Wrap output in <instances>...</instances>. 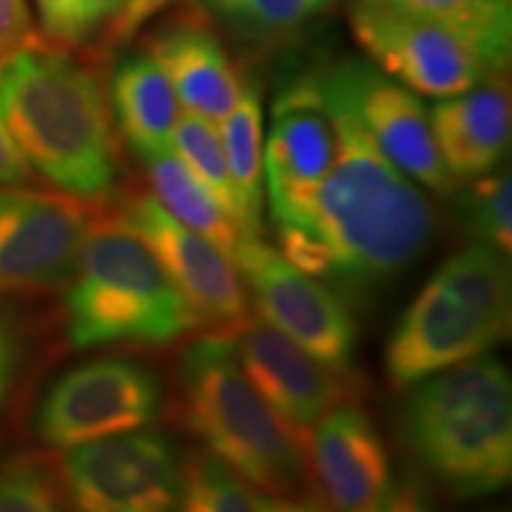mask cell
<instances>
[{
    "instance_id": "obj_16",
    "label": "cell",
    "mask_w": 512,
    "mask_h": 512,
    "mask_svg": "<svg viewBox=\"0 0 512 512\" xmlns=\"http://www.w3.org/2000/svg\"><path fill=\"white\" fill-rule=\"evenodd\" d=\"M325 503L335 512H382L392 475L387 448L361 408L339 403L316 422L306 446Z\"/></svg>"
},
{
    "instance_id": "obj_8",
    "label": "cell",
    "mask_w": 512,
    "mask_h": 512,
    "mask_svg": "<svg viewBox=\"0 0 512 512\" xmlns=\"http://www.w3.org/2000/svg\"><path fill=\"white\" fill-rule=\"evenodd\" d=\"M349 22L370 60L418 95L453 98L491 74L456 34L384 0H354Z\"/></svg>"
},
{
    "instance_id": "obj_18",
    "label": "cell",
    "mask_w": 512,
    "mask_h": 512,
    "mask_svg": "<svg viewBox=\"0 0 512 512\" xmlns=\"http://www.w3.org/2000/svg\"><path fill=\"white\" fill-rule=\"evenodd\" d=\"M147 55L155 57L169 76L185 112L221 124L245 83L219 38L202 24H178L152 38Z\"/></svg>"
},
{
    "instance_id": "obj_5",
    "label": "cell",
    "mask_w": 512,
    "mask_h": 512,
    "mask_svg": "<svg viewBox=\"0 0 512 512\" xmlns=\"http://www.w3.org/2000/svg\"><path fill=\"white\" fill-rule=\"evenodd\" d=\"M176 382L185 427L204 451L264 494L302 489L304 446L242 373L233 337L192 339L178 356Z\"/></svg>"
},
{
    "instance_id": "obj_21",
    "label": "cell",
    "mask_w": 512,
    "mask_h": 512,
    "mask_svg": "<svg viewBox=\"0 0 512 512\" xmlns=\"http://www.w3.org/2000/svg\"><path fill=\"white\" fill-rule=\"evenodd\" d=\"M508 254L494 247L475 245L448 256L434 278L446 287L467 311L482 318L503 339L510 332L512 278Z\"/></svg>"
},
{
    "instance_id": "obj_35",
    "label": "cell",
    "mask_w": 512,
    "mask_h": 512,
    "mask_svg": "<svg viewBox=\"0 0 512 512\" xmlns=\"http://www.w3.org/2000/svg\"><path fill=\"white\" fill-rule=\"evenodd\" d=\"M256 510L259 512H335L325 503V498L318 496H275L261 494L256 496Z\"/></svg>"
},
{
    "instance_id": "obj_1",
    "label": "cell",
    "mask_w": 512,
    "mask_h": 512,
    "mask_svg": "<svg viewBox=\"0 0 512 512\" xmlns=\"http://www.w3.org/2000/svg\"><path fill=\"white\" fill-rule=\"evenodd\" d=\"M316 79L335 121L337 152L297 219L278 228L309 230L328 247L330 280L368 290L420 259L437 216L418 183L382 155L347 102Z\"/></svg>"
},
{
    "instance_id": "obj_3",
    "label": "cell",
    "mask_w": 512,
    "mask_h": 512,
    "mask_svg": "<svg viewBox=\"0 0 512 512\" xmlns=\"http://www.w3.org/2000/svg\"><path fill=\"white\" fill-rule=\"evenodd\" d=\"M401 430L413 456L453 496L496 494L512 475L508 368L484 354L413 384Z\"/></svg>"
},
{
    "instance_id": "obj_4",
    "label": "cell",
    "mask_w": 512,
    "mask_h": 512,
    "mask_svg": "<svg viewBox=\"0 0 512 512\" xmlns=\"http://www.w3.org/2000/svg\"><path fill=\"white\" fill-rule=\"evenodd\" d=\"M64 316L76 349L166 347L200 325L152 249L117 211L100 209L69 275Z\"/></svg>"
},
{
    "instance_id": "obj_15",
    "label": "cell",
    "mask_w": 512,
    "mask_h": 512,
    "mask_svg": "<svg viewBox=\"0 0 512 512\" xmlns=\"http://www.w3.org/2000/svg\"><path fill=\"white\" fill-rule=\"evenodd\" d=\"M501 339L432 278L396 323L384 366L394 387L411 389L441 370L489 354Z\"/></svg>"
},
{
    "instance_id": "obj_29",
    "label": "cell",
    "mask_w": 512,
    "mask_h": 512,
    "mask_svg": "<svg viewBox=\"0 0 512 512\" xmlns=\"http://www.w3.org/2000/svg\"><path fill=\"white\" fill-rule=\"evenodd\" d=\"M209 3L233 24L264 36L294 34L320 12L311 0H209Z\"/></svg>"
},
{
    "instance_id": "obj_12",
    "label": "cell",
    "mask_w": 512,
    "mask_h": 512,
    "mask_svg": "<svg viewBox=\"0 0 512 512\" xmlns=\"http://www.w3.org/2000/svg\"><path fill=\"white\" fill-rule=\"evenodd\" d=\"M320 81L347 102L396 169L437 195L456 192L458 181L439 155L430 112L418 95L361 62L339 64Z\"/></svg>"
},
{
    "instance_id": "obj_10",
    "label": "cell",
    "mask_w": 512,
    "mask_h": 512,
    "mask_svg": "<svg viewBox=\"0 0 512 512\" xmlns=\"http://www.w3.org/2000/svg\"><path fill=\"white\" fill-rule=\"evenodd\" d=\"M91 200L67 192L0 188V292L69 280L95 219Z\"/></svg>"
},
{
    "instance_id": "obj_22",
    "label": "cell",
    "mask_w": 512,
    "mask_h": 512,
    "mask_svg": "<svg viewBox=\"0 0 512 512\" xmlns=\"http://www.w3.org/2000/svg\"><path fill=\"white\" fill-rule=\"evenodd\" d=\"M396 8L432 19L456 34L486 64L489 72H505L512 50L510 0H384Z\"/></svg>"
},
{
    "instance_id": "obj_20",
    "label": "cell",
    "mask_w": 512,
    "mask_h": 512,
    "mask_svg": "<svg viewBox=\"0 0 512 512\" xmlns=\"http://www.w3.org/2000/svg\"><path fill=\"white\" fill-rule=\"evenodd\" d=\"M145 166L147 183H150L152 190L150 195L162 204L166 214L174 216L181 226L202 235L211 245L219 247L223 254L233 259V264L238 261L242 249L256 240L190 174V169L174 150H164L152 157H145Z\"/></svg>"
},
{
    "instance_id": "obj_23",
    "label": "cell",
    "mask_w": 512,
    "mask_h": 512,
    "mask_svg": "<svg viewBox=\"0 0 512 512\" xmlns=\"http://www.w3.org/2000/svg\"><path fill=\"white\" fill-rule=\"evenodd\" d=\"M221 140L238 190L247 228L261 238V174H264V112L254 83H245L240 100L221 121Z\"/></svg>"
},
{
    "instance_id": "obj_14",
    "label": "cell",
    "mask_w": 512,
    "mask_h": 512,
    "mask_svg": "<svg viewBox=\"0 0 512 512\" xmlns=\"http://www.w3.org/2000/svg\"><path fill=\"white\" fill-rule=\"evenodd\" d=\"M337 152L335 121L316 76L292 81L273 105V131L264 174L273 219L290 226L311 190L328 174Z\"/></svg>"
},
{
    "instance_id": "obj_19",
    "label": "cell",
    "mask_w": 512,
    "mask_h": 512,
    "mask_svg": "<svg viewBox=\"0 0 512 512\" xmlns=\"http://www.w3.org/2000/svg\"><path fill=\"white\" fill-rule=\"evenodd\" d=\"M112 107L119 131L140 157L171 150L181 102L155 57L143 53L119 64L112 76Z\"/></svg>"
},
{
    "instance_id": "obj_26",
    "label": "cell",
    "mask_w": 512,
    "mask_h": 512,
    "mask_svg": "<svg viewBox=\"0 0 512 512\" xmlns=\"http://www.w3.org/2000/svg\"><path fill=\"white\" fill-rule=\"evenodd\" d=\"M460 230L475 245L512 249V181L510 174H484L463 190L456 204Z\"/></svg>"
},
{
    "instance_id": "obj_25",
    "label": "cell",
    "mask_w": 512,
    "mask_h": 512,
    "mask_svg": "<svg viewBox=\"0 0 512 512\" xmlns=\"http://www.w3.org/2000/svg\"><path fill=\"white\" fill-rule=\"evenodd\" d=\"M178 512H259L256 494L226 463L209 451H192L181 460Z\"/></svg>"
},
{
    "instance_id": "obj_36",
    "label": "cell",
    "mask_w": 512,
    "mask_h": 512,
    "mask_svg": "<svg viewBox=\"0 0 512 512\" xmlns=\"http://www.w3.org/2000/svg\"><path fill=\"white\" fill-rule=\"evenodd\" d=\"M311 3H313V5H316V8H318V10H325V8H328V5L332 3V0H311Z\"/></svg>"
},
{
    "instance_id": "obj_31",
    "label": "cell",
    "mask_w": 512,
    "mask_h": 512,
    "mask_svg": "<svg viewBox=\"0 0 512 512\" xmlns=\"http://www.w3.org/2000/svg\"><path fill=\"white\" fill-rule=\"evenodd\" d=\"M171 0H121L119 15L112 19V24L102 34L105 46L119 48L126 46L133 36L138 34L140 27L150 17H155L159 10H164Z\"/></svg>"
},
{
    "instance_id": "obj_17",
    "label": "cell",
    "mask_w": 512,
    "mask_h": 512,
    "mask_svg": "<svg viewBox=\"0 0 512 512\" xmlns=\"http://www.w3.org/2000/svg\"><path fill=\"white\" fill-rule=\"evenodd\" d=\"M434 140L458 183L491 174L510 143V88L505 72H491L470 91L444 98L430 114Z\"/></svg>"
},
{
    "instance_id": "obj_13",
    "label": "cell",
    "mask_w": 512,
    "mask_h": 512,
    "mask_svg": "<svg viewBox=\"0 0 512 512\" xmlns=\"http://www.w3.org/2000/svg\"><path fill=\"white\" fill-rule=\"evenodd\" d=\"M235 332L242 373L299 444L306 446L316 422L347 399V375L323 366L264 318L249 316Z\"/></svg>"
},
{
    "instance_id": "obj_2",
    "label": "cell",
    "mask_w": 512,
    "mask_h": 512,
    "mask_svg": "<svg viewBox=\"0 0 512 512\" xmlns=\"http://www.w3.org/2000/svg\"><path fill=\"white\" fill-rule=\"evenodd\" d=\"M0 114L12 143L55 188L100 200L117 181V138L102 83L62 48L34 46L0 62Z\"/></svg>"
},
{
    "instance_id": "obj_24",
    "label": "cell",
    "mask_w": 512,
    "mask_h": 512,
    "mask_svg": "<svg viewBox=\"0 0 512 512\" xmlns=\"http://www.w3.org/2000/svg\"><path fill=\"white\" fill-rule=\"evenodd\" d=\"M171 150L183 159L188 166L190 174L207 188L211 195L219 200L223 209L247 230L245 211H242V202L238 190H235L233 176H230V166L226 159V150H223V140L219 128L214 121H207L197 114L181 112L178 124L174 128V138H171ZM259 238V235H254Z\"/></svg>"
},
{
    "instance_id": "obj_27",
    "label": "cell",
    "mask_w": 512,
    "mask_h": 512,
    "mask_svg": "<svg viewBox=\"0 0 512 512\" xmlns=\"http://www.w3.org/2000/svg\"><path fill=\"white\" fill-rule=\"evenodd\" d=\"M0 512H64L60 482L36 456L0 465Z\"/></svg>"
},
{
    "instance_id": "obj_6",
    "label": "cell",
    "mask_w": 512,
    "mask_h": 512,
    "mask_svg": "<svg viewBox=\"0 0 512 512\" xmlns=\"http://www.w3.org/2000/svg\"><path fill=\"white\" fill-rule=\"evenodd\" d=\"M64 512H178L181 460L162 432L136 430L60 451Z\"/></svg>"
},
{
    "instance_id": "obj_28",
    "label": "cell",
    "mask_w": 512,
    "mask_h": 512,
    "mask_svg": "<svg viewBox=\"0 0 512 512\" xmlns=\"http://www.w3.org/2000/svg\"><path fill=\"white\" fill-rule=\"evenodd\" d=\"M43 31L55 46H86L95 34H105L119 15L121 0H36Z\"/></svg>"
},
{
    "instance_id": "obj_33",
    "label": "cell",
    "mask_w": 512,
    "mask_h": 512,
    "mask_svg": "<svg viewBox=\"0 0 512 512\" xmlns=\"http://www.w3.org/2000/svg\"><path fill=\"white\" fill-rule=\"evenodd\" d=\"M382 512H430V501L418 479L401 475L389 484Z\"/></svg>"
},
{
    "instance_id": "obj_34",
    "label": "cell",
    "mask_w": 512,
    "mask_h": 512,
    "mask_svg": "<svg viewBox=\"0 0 512 512\" xmlns=\"http://www.w3.org/2000/svg\"><path fill=\"white\" fill-rule=\"evenodd\" d=\"M27 176L29 164L12 143L8 128L3 124V114H0V185H19L27 181Z\"/></svg>"
},
{
    "instance_id": "obj_32",
    "label": "cell",
    "mask_w": 512,
    "mask_h": 512,
    "mask_svg": "<svg viewBox=\"0 0 512 512\" xmlns=\"http://www.w3.org/2000/svg\"><path fill=\"white\" fill-rule=\"evenodd\" d=\"M19 358H22V339H19V330L15 320L0 309V401L5 399L12 380H15Z\"/></svg>"
},
{
    "instance_id": "obj_7",
    "label": "cell",
    "mask_w": 512,
    "mask_h": 512,
    "mask_svg": "<svg viewBox=\"0 0 512 512\" xmlns=\"http://www.w3.org/2000/svg\"><path fill=\"white\" fill-rule=\"evenodd\" d=\"M164 408L157 370L128 358H95L67 370L36 415L38 439L57 451L150 427Z\"/></svg>"
},
{
    "instance_id": "obj_9",
    "label": "cell",
    "mask_w": 512,
    "mask_h": 512,
    "mask_svg": "<svg viewBox=\"0 0 512 512\" xmlns=\"http://www.w3.org/2000/svg\"><path fill=\"white\" fill-rule=\"evenodd\" d=\"M261 318L306 354L347 375L356 351L354 318L337 292L287 264L278 249L256 238L235 261Z\"/></svg>"
},
{
    "instance_id": "obj_11",
    "label": "cell",
    "mask_w": 512,
    "mask_h": 512,
    "mask_svg": "<svg viewBox=\"0 0 512 512\" xmlns=\"http://www.w3.org/2000/svg\"><path fill=\"white\" fill-rule=\"evenodd\" d=\"M117 216L152 249L197 323L216 328L221 335L245 323L249 318L247 290L230 256L181 226L150 192L126 197Z\"/></svg>"
},
{
    "instance_id": "obj_37",
    "label": "cell",
    "mask_w": 512,
    "mask_h": 512,
    "mask_svg": "<svg viewBox=\"0 0 512 512\" xmlns=\"http://www.w3.org/2000/svg\"><path fill=\"white\" fill-rule=\"evenodd\" d=\"M477 512H503V510H477Z\"/></svg>"
},
{
    "instance_id": "obj_30",
    "label": "cell",
    "mask_w": 512,
    "mask_h": 512,
    "mask_svg": "<svg viewBox=\"0 0 512 512\" xmlns=\"http://www.w3.org/2000/svg\"><path fill=\"white\" fill-rule=\"evenodd\" d=\"M36 43L27 0H0V62Z\"/></svg>"
}]
</instances>
